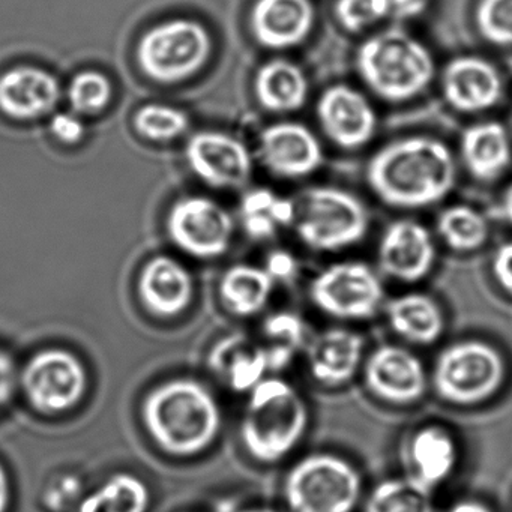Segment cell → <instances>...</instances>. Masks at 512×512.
I'll return each instance as SVG.
<instances>
[{"mask_svg": "<svg viewBox=\"0 0 512 512\" xmlns=\"http://www.w3.org/2000/svg\"><path fill=\"white\" fill-rule=\"evenodd\" d=\"M211 49V37L200 23L178 19L151 29L142 38L137 56L146 76L173 83L197 73Z\"/></svg>", "mask_w": 512, "mask_h": 512, "instance_id": "cell-9", "label": "cell"}, {"mask_svg": "<svg viewBox=\"0 0 512 512\" xmlns=\"http://www.w3.org/2000/svg\"><path fill=\"white\" fill-rule=\"evenodd\" d=\"M20 386L32 409L61 415L79 406L88 391V370L70 350L50 347L35 353L20 374Z\"/></svg>", "mask_w": 512, "mask_h": 512, "instance_id": "cell-8", "label": "cell"}, {"mask_svg": "<svg viewBox=\"0 0 512 512\" xmlns=\"http://www.w3.org/2000/svg\"><path fill=\"white\" fill-rule=\"evenodd\" d=\"M437 232L446 245L458 253L479 250L490 235L484 215L466 205L446 208L437 218Z\"/></svg>", "mask_w": 512, "mask_h": 512, "instance_id": "cell-29", "label": "cell"}, {"mask_svg": "<svg viewBox=\"0 0 512 512\" xmlns=\"http://www.w3.org/2000/svg\"><path fill=\"white\" fill-rule=\"evenodd\" d=\"M442 91L446 103L457 112H487L502 100L503 79L491 62L478 56H460L446 65Z\"/></svg>", "mask_w": 512, "mask_h": 512, "instance_id": "cell-16", "label": "cell"}, {"mask_svg": "<svg viewBox=\"0 0 512 512\" xmlns=\"http://www.w3.org/2000/svg\"><path fill=\"white\" fill-rule=\"evenodd\" d=\"M136 128L151 140H170L188 128V119L179 110L166 106H146L137 113Z\"/></svg>", "mask_w": 512, "mask_h": 512, "instance_id": "cell-34", "label": "cell"}, {"mask_svg": "<svg viewBox=\"0 0 512 512\" xmlns=\"http://www.w3.org/2000/svg\"><path fill=\"white\" fill-rule=\"evenodd\" d=\"M361 491L356 467L334 454L302 458L284 481V497L292 512H352Z\"/></svg>", "mask_w": 512, "mask_h": 512, "instance_id": "cell-5", "label": "cell"}, {"mask_svg": "<svg viewBox=\"0 0 512 512\" xmlns=\"http://www.w3.org/2000/svg\"><path fill=\"white\" fill-rule=\"evenodd\" d=\"M392 331L413 344L428 346L439 340L445 328L442 308L425 293H406L386 305Z\"/></svg>", "mask_w": 512, "mask_h": 512, "instance_id": "cell-26", "label": "cell"}, {"mask_svg": "<svg viewBox=\"0 0 512 512\" xmlns=\"http://www.w3.org/2000/svg\"><path fill=\"white\" fill-rule=\"evenodd\" d=\"M308 85L304 71L286 59H272L257 71L254 79V95L266 112H298L307 103Z\"/></svg>", "mask_w": 512, "mask_h": 512, "instance_id": "cell-25", "label": "cell"}, {"mask_svg": "<svg viewBox=\"0 0 512 512\" xmlns=\"http://www.w3.org/2000/svg\"><path fill=\"white\" fill-rule=\"evenodd\" d=\"M169 232L185 253L214 259L226 253L233 233L232 217L208 197H187L173 206Z\"/></svg>", "mask_w": 512, "mask_h": 512, "instance_id": "cell-11", "label": "cell"}, {"mask_svg": "<svg viewBox=\"0 0 512 512\" xmlns=\"http://www.w3.org/2000/svg\"><path fill=\"white\" fill-rule=\"evenodd\" d=\"M493 275L500 289L512 298V241L500 245L494 253Z\"/></svg>", "mask_w": 512, "mask_h": 512, "instance_id": "cell-37", "label": "cell"}, {"mask_svg": "<svg viewBox=\"0 0 512 512\" xmlns=\"http://www.w3.org/2000/svg\"><path fill=\"white\" fill-rule=\"evenodd\" d=\"M82 479L73 473H61L50 479L43 491V503L49 511L64 512L80 499ZM82 500V499H80Z\"/></svg>", "mask_w": 512, "mask_h": 512, "instance_id": "cell-36", "label": "cell"}, {"mask_svg": "<svg viewBox=\"0 0 512 512\" xmlns=\"http://www.w3.org/2000/svg\"><path fill=\"white\" fill-rule=\"evenodd\" d=\"M193 172L206 184L223 190H238L250 182L253 160L244 143L215 131L196 134L187 146Z\"/></svg>", "mask_w": 512, "mask_h": 512, "instance_id": "cell-12", "label": "cell"}, {"mask_svg": "<svg viewBox=\"0 0 512 512\" xmlns=\"http://www.w3.org/2000/svg\"><path fill=\"white\" fill-rule=\"evenodd\" d=\"M308 425L304 398L283 379H263L250 391L241 424L242 445L260 463L283 460Z\"/></svg>", "mask_w": 512, "mask_h": 512, "instance_id": "cell-3", "label": "cell"}, {"mask_svg": "<svg viewBox=\"0 0 512 512\" xmlns=\"http://www.w3.org/2000/svg\"><path fill=\"white\" fill-rule=\"evenodd\" d=\"M448 512H493L484 503L476 502V500H463V502L455 503Z\"/></svg>", "mask_w": 512, "mask_h": 512, "instance_id": "cell-43", "label": "cell"}, {"mask_svg": "<svg viewBox=\"0 0 512 512\" xmlns=\"http://www.w3.org/2000/svg\"><path fill=\"white\" fill-rule=\"evenodd\" d=\"M364 340L349 329H328L317 335L307 349L311 376L328 386L350 382L362 361Z\"/></svg>", "mask_w": 512, "mask_h": 512, "instance_id": "cell-20", "label": "cell"}, {"mask_svg": "<svg viewBox=\"0 0 512 512\" xmlns=\"http://www.w3.org/2000/svg\"><path fill=\"white\" fill-rule=\"evenodd\" d=\"M269 370H283L305 343V326L293 313H275L263 323Z\"/></svg>", "mask_w": 512, "mask_h": 512, "instance_id": "cell-31", "label": "cell"}, {"mask_svg": "<svg viewBox=\"0 0 512 512\" xmlns=\"http://www.w3.org/2000/svg\"><path fill=\"white\" fill-rule=\"evenodd\" d=\"M457 178L454 155L431 137H407L383 146L367 167L371 191L392 208H427L445 199Z\"/></svg>", "mask_w": 512, "mask_h": 512, "instance_id": "cell-1", "label": "cell"}, {"mask_svg": "<svg viewBox=\"0 0 512 512\" xmlns=\"http://www.w3.org/2000/svg\"><path fill=\"white\" fill-rule=\"evenodd\" d=\"M409 478L433 490L451 476L458 461L454 436L439 425H427L412 434L406 449Z\"/></svg>", "mask_w": 512, "mask_h": 512, "instance_id": "cell-21", "label": "cell"}, {"mask_svg": "<svg viewBox=\"0 0 512 512\" xmlns=\"http://www.w3.org/2000/svg\"><path fill=\"white\" fill-rule=\"evenodd\" d=\"M263 166L284 179L305 178L323 164V149L317 137L298 122H280L259 137Z\"/></svg>", "mask_w": 512, "mask_h": 512, "instance_id": "cell-15", "label": "cell"}, {"mask_svg": "<svg viewBox=\"0 0 512 512\" xmlns=\"http://www.w3.org/2000/svg\"><path fill=\"white\" fill-rule=\"evenodd\" d=\"M502 212L503 217H505L506 221L512 226V182L508 185V188H506L505 193H503Z\"/></svg>", "mask_w": 512, "mask_h": 512, "instance_id": "cell-44", "label": "cell"}, {"mask_svg": "<svg viewBox=\"0 0 512 512\" xmlns=\"http://www.w3.org/2000/svg\"><path fill=\"white\" fill-rule=\"evenodd\" d=\"M110 100V83L98 73L79 74L70 86V101L74 110L85 115H95Z\"/></svg>", "mask_w": 512, "mask_h": 512, "instance_id": "cell-35", "label": "cell"}, {"mask_svg": "<svg viewBox=\"0 0 512 512\" xmlns=\"http://www.w3.org/2000/svg\"><path fill=\"white\" fill-rule=\"evenodd\" d=\"M142 421L155 445L173 457L202 454L217 440L221 409L217 398L194 379H172L148 392Z\"/></svg>", "mask_w": 512, "mask_h": 512, "instance_id": "cell-2", "label": "cell"}, {"mask_svg": "<svg viewBox=\"0 0 512 512\" xmlns=\"http://www.w3.org/2000/svg\"><path fill=\"white\" fill-rule=\"evenodd\" d=\"M475 23L488 43L512 47V0H478Z\"/></svg>", "mask_w": 512, "mask_h": 512, "instance_id": "cell-32", "label": "cell"}, {"mask_svg": "<svg viewBox=\"0 0 512 512\" xmlns=\"http://www.w3.org/2000/svg\"><path fill=\"white\" fill-rule=\"evenodd\" d=\"M52 133L64 143H77L85 134V127L79 118L70 113H59L52 119Z\"/></svg>", "mask_w": 512, "mask_h": 512, "instance_id": "cell-38", "label": "cell"}, {"mask_svg": "<svg viewBox=\"0 0 512 512\" xmlns=\"http://www.w3.org/2000/svg\"><path fill=\"white\" fill-rule=\"evenodd\" d=\"M208 362L212 373L236 392L251 391L269 370L265 346L242 334L215 343Z\"/></svg>", "mask_w": 512, "mask_h": 512, "instance_id": "cell-22", "label": "cell"}, {"mask_svg": "<svg viewBox=\"0 0 512 512\" xmlns=\"http://www.w3.org/2000/svg\"><path fill=\"white\" fill-rule=\"evenodd\" d=\"M316 22L311 0H256L250 13V28L259 46L287 50L310 37Z\"/></svg>", "mask_w": 512, "mask_h": 512, "instance_id": "cell-18", "label": "cell"}, {"mask_svg": "<svg viewBox=\"0 0 512 512\" xmlns=\"http://www.w3.org/2000/svg\"><path fill=\"white\" fill-rule=\"evenodd\" d=\"M502 355L484 341L451 344L440 352L433 371L434 389L443 401L473 406L493 397L505 380Z\"/></svg>", "mask_w": 512, "mask_h": 512, "instance_id": "cell-6", "label": "cell"}, {"mask_svg": "<svg viewBox=\"0 0 512 512\" xmlns=\"http://www.w3.org/2000/svg\"><path fill=\"white\" fill-rule=\"evenodd\" d=\"M274 283L266 269L251 265L232 266L221 278V301L235 316H254L268 304Z\"/></svg>", "mask_w": 512, "mask_h": 512, "instance_id": "cell-27", "label": "cell"}, {"mask_svg": "<svg viewBox=\"0 0 512 512\" xmlns=\"http://www.w3.org/2000/svg\"><path fill=\"white\" fill-rule=\"evenodd\" d=\"M59 100L55 77L32 67H19L0 77V110L16 119L49 113Z\"/></svg>", "mask_w": 512, "mask_h": 512, "instance_id": "cell-23", "label": "cell"}, {"mask_svg": "<svg viewBox=\"0 0 512 512\" xmlns=\"http://www.w3.org/2000/svg\"><path fill=\"white\" fill-rule=\"evenodd\" d=\"M310 296L314 305L328 316L365 320L379 310L383 287L379 277L364 263H335L311 281Z\"/></svg>", "mask_w": 512, "mask_h": 512, "instance_id": "cell-10", "label": "cell"}, {"mask_svg": "<svg viewBox=\"0 0 512 512\" xmlns=\"http://www.w3.org/2000/svg\"><path fill=\"white\" fill-rule=\"evenodd\" d=\"M460 149L464 166L478 181H494L511 166V137L499 122H481L467 128Z\"/></svg>", "mask_w": 512, "mask_h": 512, "instance_id": "cell-24", "label": "cell"}, {"mask_svg": "<svg viewBox=\"0 0 512 512\" xmlns=\"http://www.w3.org/2000/svg\"><path fill=\"white\" fill-rule=\"evenodd\" d=\"M17 370L13 358L0 350V407L10 403L17 388Z\"/></svg>", "mask_w": 512, "mask_h": 512, "instance_id": "cell-39", "label": "cell"}, {"mask_svg": "<svg viewBox=\"0 0 512 512\" xmlns=\"http://www.w3.org/2000/svg\"><path fill=\"white\" fill-rule=\"evenodd\" d=\"M391 14L400 17H413L421 14L427 7V0H388Z\"/></svg>", "mask_w": 512, "mask_h": 512, "instance_id": "cell-41", "label": "cell"}, {"mask_svg": "<svg viewBox=\"0 0 512 512\" xmlns=\"http://www.w3.org/2000/svg\"><path fill=\"white\" fill-rule=\"evenodd\" d=\"M149 506L151 491L146 482L133 473L121 472L82 497L77 512H148Z\"/></svg>", "mask_w": 512, "mask_h": 512, "instance_id": "cell-28", "label": "cell"}, {"mask_svg": "<svg viewBox=\"0 0 512 512\" xmlns=\"http://www.w3.org/2000/svg\"><path fill=\"white\" fill-rule=\"evenodd\" d=\"M317 119L329 140L340 148H362L376 133V112L370 101L347 85L326 89L317 101Z\"/></svg>", "mask_w": 512, "mask_h": 512, "instance_id": "cell-13", "label": "cell"}, {"mask_svg": "<svg viewBox=\"0 0 512 512\" xmlns=\"http://www.w3.org/2000/svg\"><path fill=\"white\" fill-rule=\"evenodd\" d=\"M139 293L152 314L172 319L184 313L191 304L193 280L181 263L170 257H157L143 269Z\"/></svg>", "mask_w": 512, "mask_h": 512, "instance_id": "cell-19", "label": "cell"}, {"mask_svg": "<svg viewBox=\"0 0 512 512\" xmlns=\"http://www.w3.org/2000/svg\"><path fill=\"white\" fill-rule=\"evenodd\" d=\"M368 212L358 197L340 188L307 191L296 212V232L311 250L340 251L364 239Z\"/></svg>", "mask_w": 512, "mask_h": 512, "instance_id": "cell-7", "label": "cell"}, {"mask_svg": "<svg viewBox=\"0 0 512 512\" xmlns=\"http://www.w3.org/2000/svg\"><path fill=\"white\" fill-rule=\"evenodd\" d=\"M365 385L371 394L392 404H412L425 394L427 376L415 353L400 346L377 347L364 367Z\"/></svg>", "mask_w": 512, "mask_h": 512, "instance_id": "cell-14", "label": "cell"}, {"mask_svg": "<svg viewBox=\"0 0 512 512\" xmlns=\"http://www.w3.org/2000/svg\"><path fill=\"white\" fill-rule=\"evenodd\" d=\"M356 67L365 85L389 103L413 100L434 77L430 50L397 29L368 38L358 50Z\"/></svg>", "mask_w": 512, "mask_h": 512, "instance_id": "cell-4", "label": "cell"}, {"mask_svg": "<svg viewBox=\"0 0 512 512\" xmlns=\"http://www.w3.org/2000/svg\"><path fill=\"white\" fill-rule=\"evenodd\" d=\"M335 19L344 31L358 34L391 14L388 0H335Z\"/></svg>", "mask_w": 512, "mask_h": 512, "instance_id": "cell-33", "label": "cell"}, {"mask_svg": "<svg viewBox=\"0 0 512 512\" xmlns=\"http://www.w3.org/2000/svg\"><path fill=\"white\" fill-rule=\"evenodd\" d=\"M239 512H277L274 509H266V508H256V509H245V511Z\"/></svg>", "mask_w": 512, "mask_h": 512, "instance_id": "cell-45", "label": "cell"}, {"mask_svg": "<svg viewBox=\"0 0 512 512\" xmlns=\"http://www.w3.org/2000/svg\"><path fill=\"white\" fill-rule=\"evenodd\" d=\"M431 491L409 476L386 479L371 491L364 512H434Z\"/></svg>", "mask_w": 512, "mask_h": 512, "instance_id": "cell-30", "label": "cell"}, {"mask_svg": "<svg viewBox=\"0 0 512 512\" xmlns=\"http://www.w3.org/2000/svg\"><path fill=\"white\" fill-rule=\"evenodd\" d=\"M11 505V481L4 464L0 463V512H8Z\"/></svg>", "mask_w": 512, "mask_h": 512, "instance_id": "cell-42", "label": "cell"}, {"mask_svg": "<svg viewBox=\"0 0 512 512\" xmlns=\"http://www.w3.org/2000/svg\"><path fill=\"white\" fill-rule=\"evenodd\" d=\"M436 248L430 232L412 220L392 223L379 244V266L383 274L403 283H415L430 274Z\"/></svg>", "mask_w": 512, "mask_h": 512, "instance_id": "cell-17", "label": "cell"}, {"mask_svg": "<svg viewBox=\"0 0 512 512\" xmlns=\"http://www.w3.org/2000/svg\"><path fill=\"white\" fill-rule=\"evenodd\" d=\"M265 269L274 278V281H286L296 274L298 263H296L295 257L287 251H274L269 254Z\"/></svg>", "mask_w": 512, "mask_h": 512, "instance_id": "cell-40", "label": "cell"}]
</instances>
